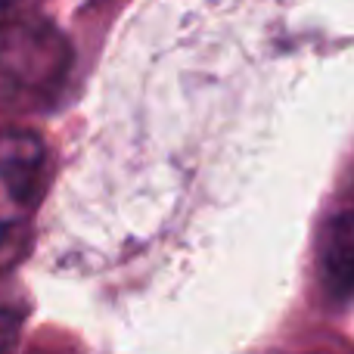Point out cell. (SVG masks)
<instances>
[{
    "label": "cell",
    "mask_w": 354,
    "mask_h": 354,
    "mask_svg": "<svg viewBox=\"0 0 354 354\" xmlns=\"http://www.w3.org/2000/svg\"><path fill=\"white\" fill-rule=\"evenodd\" d=\"M19 326H22V305L12 292H3L0 289V348L12 345Z\"/></svg>",
    "instance_id": "cell-4"
},
{
    "label": "cell",
    "mask_w": 354,
    "mask_h": 354,
    "mask_svg": "<svg viewBox=\"0 0 354 354\" xmlns=\"http://www.w3.org/2000/svg\"><path fill=\"white\" fill-rule=\"evenodd\" d=\"M16 3H19V0H0V19H3L6 12H10L12 6H16Z\"/></svg>",
    "instance_id": "cell-5"
},
{
    "label": "cell",
    "mask_w": 354,
    "mask_h": 354,
    "mask_svg": "<svg viewBox=\"0 0 354 354\" xmlns=\"http://www.w3.org/2000/svg\"><path fill=\"white\" fill-rule=\"evenodd\" d=\"M320 277L336 299L354 295V208L339 212L326 224L320 243Z\"/></svg>",
    "instance_id": "cell-3"
},
{
    "label": "cell",
    "mask_w": 354,
    "mask_h": 354,
    "mask_svg": "<svg viewBox=\"0 0 354 354\" xmlns=\"http://www.w3.org/2000/svg\"><path fill=\"white\" fill-rule=\"evenodd\" d=\"M68 44L50 25L25 22L0 31V75L19 91L44 93L66 78Z\"/></svg>",
    "instance_id": "cell-2"
},
{
    "label": "cell",
    "mask_w": 354,
    "mask_h": 354,
    "mask_svg": "<svg viewBox=\"0 0 354 354\" xmlns=\"http://www.w3.org/2000/svg\"><path fill=\"white\" fill-rule=\"evenodd\" d=\"M47 149L28 131L0 134V255L25 233L44 193Z\"/></svg>",
    "instance_id": "cell-1"
}]
</instances>
